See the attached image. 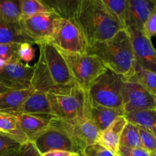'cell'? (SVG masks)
<instances>
[{
	"instance_id": "1",
	"label": "cell",
	"mask_w": 156,
	"mask_h": 156,
	"mask_svg": "<svg viewBox=\"0 0 156 156\" xmlns=\"http://www.w3.org/2000/svg\"><path fill=\"white\" fill-rule=\"evenodd\" d=\"M40 48L38 60L34 66L31 88L35 91H49L75 85L65 59L50 43L37 44Z\"/></svg>"
},
{
	"instance_id": "2",
	"label": "cell",
	"mask_w": 156,
	"mask_h": 156,
	"mask_svg": "<svg viewBox=\"0 0 156 156\" xmlns=\"http://www.w3.org/2000/svg\"><path fill=\"white\" fill-rule=\"evenodd\" d=\"M73 21L82 31L88 48L110 39L124 29L105 9L101 0H80Z\"/></svg>"
},
{
	"instance_id": "3",
	"label": "cell",
	"mask_w": 156,
	"mask_h": 156,
	"mask_svg": "<svg viewBox=\"0 0 156 156\" xmlns=\"http://www.w3.org/2000/svg\"><path fill=\"white\" fill-rule=\"evenodd\" d=\"M87 53L98 56L107 69L123 76L125 81L135 73V56L126 29H122L110 39L88 47Z\"/></svg>"
},
{
	"instance_id": "4",
	"label": "cell",
	"mask_w": 156,
	"mask_h": 156,
	"mask_svg": "<svg viewBox=\"0 0 156 156\" xmlns=\"http://www.w3.org/2000/svg\"><path fill=\"white\" fill-rule=\"evenodd\" d=\"M52 114L62 121H74L89 117L90 101L88 91L76 84L47 93Z\"/></svg>"
},
{
	"instance_id": "5",
	"label": "cell",
	"mask_w": 156,
	"mask_h": 156,
	"mask_svg": "<svg viewBox=\"0 0 156 156\" xmlns=\"http://www.w3.org/2000/svg\"><path fill=\"white\" fill-rule=\"evenodd\" d=\"M123 76L107 69L92 83L88 91L91 105L123 111L122 87Z\"/></svg>"
},
{
	"instance_id": "6",
	"label": "cell",
	"mask_w": 156,
	"mask_h": 156,
	"mask_svg": "<svg viewBox=\"0 0 156 156\" xmlns=\"http://www.w3.org/2000/svg\"><path fill=\"white\" fill-rule=\"evenodd\" d=\"M59 51L66 62L74 82L85 91H88L93 82L107 70L101 60L94 55Z\"/></svg>"
},
{
	"instance_id": "7",
	"label": "cell",
	"mask_w": 156,
	"mask_h": 156,
	"mask_svg": "<svg viewBox=\"0 0 156 156\" xmlns=\"http://www.w3.org/2000/svg\"><path fill=\"white\" fill-rule=\"evenodd\" d=\"M48 42L66 53H87L88 50V44L77 24L60 17L56 20Z\"/></svg>"
},
{
	"instance_id": "8",
	"label": "cell",
	"mask_w": 156,
	"mask_h": 156,
	"mask_svg": "<svg viewBox=\"0 0 156 156\" xmlns=\"http://www.w3.org/2000/svg\"><path fill=\"white\" fill-rule=\"evenodd\" d=\"M51 123L62 129L69 136L80 154L87 146L98 143L101 133L90 117L74 121H62L53 117Z\"/></svg>"
},
{
	"instance_id": "9",
	"label": "cell",
	"mask_w": 156,
	"mask_h": 156,
	"mask_svg": "<svg viewBox=\"0 0 156 156\" xmlns=\"http://www.w3.org/2000/svg\"><path fill=\"white\" fill-rule=\"evenodd\" d=\"M121 93L124 115L134 111L156 110V96L136 82L124 81Z\"/></svg>"
},
{
	"instance_id": "10",
	"label": "cell",
	"mask_w": 156,
	"mask_h": 156,
	"mask_svg": "<svg viewBox=\"0 0 156 156\" xmlns=\"http://www.w3.org/2000/svg\"><path fill=\"white\" fill-rule=\"evenodd\" d=\"M32 143L41 155L54 150L79 153L77 147L69 136L63 129L51 123L50 126L38 135Z\"/></svg>"
},
{
	"instance_id": "11",
	"label": "cell",
	"mask_w": 156,
	"mask_h": 156,
	"mask_svg": "<svg viewBox=\"0 0 156 156\" xmlns=\"http://www.w3.org/2000/svg\"><path fill=\"white\" fill-rule=\"evenodd\" d=\"M58 18L59 16L54 12H47L21 19L20 24L23 32L34 42V44H39L48 42Z\"/></svg>"
},
{
	"instance_id": "12",
	"label": "cell",
	"mask_w": 156,
	"mask_h": 156,
	"mask_svg": "<svg viewBox=\"0 0 156 156\" xmlns=\"http://www.w3.org/2000/svg\"><path fill=\"white\" fill-rule=\"evenodd\" d=\"M34 69V66L19 59H13L6 62L0 72V79L11 89H28L31 88Z\"/></svg>"
},
{
	"instance_id": "13",
	"label": "cell",
	"mask_w": 156,
	"mask_h": 156,
	"mask_svg": "<svg viewBox=\"0 0 156 156\" xmlns=\"http://www.w3.org/2000/svg\"><path fill=\"white\" fill-rule=\"evenodd\" d=\"M134 52L136 64L142 69L156 73V50L151 39L143 31L132 28H126Z\"/></svg>"
},
{
	"instance_id": "14",
	"label": "cell",
	"mask_w": 156,
	"mask_h": 156,
	"mask_svg": "<svg viewBox=\"0 0 156 156\" xmlns=\"http://www.w3.org/2000/svg\"><path fill=\"white\" fill-rule=\"evenodd\" d=\"M156 10V0H128L126 29L143 32L148 18Z\"/></svg>"
},
{
	"instance_id": "15",
	"label": "cell",
	"mask_w": 156,
	"mask_h": 156,
	"mask_svg": "<svg viewBox=\"0 0 156 156\" xmlns=\"http://www.w3.org/2000/svg\"><path fill=\"white\" fill-rule=\"evenodd\" d=\"M10 114H14L18 118L21 130L30 142L50 126L51 120L54 117L50 115H36L18 113Z\"/></svg>"
},
{
	"instance_id": "16",
	"label": "cell",
	"mask_w": 156,
	"mask_h": 156,
	"mask_svg": "<svg viewBox=\"0 0 156 156\" xmlns=\"http://www.w3.org/2000/svg\"><path fill=\"white\" fill-rule=\"evenodd\" d=\"M127 122L124 116L117 118L107 129L100 133L98 144L109 150L115 156H117L120 147V136Z\"/></svg>"
},
{
	"instance_id": "17",
	"label": "cell",
	"mask_w": 156,
	"mask_h": 156,
	"mask_svg": "<svg viewBox=\"0 0 156 156\" xmlns=\"http://www.w3.org/2000/svg\"><path fill=\"white\" fill-rule=\"evenodd\" d=\"M12 113L53 116L47 93L35 91L24 100L15 112Z\"/></svg>"
},
{
	"instance_id": "18",
	"label": "cell",
	"mask_w": 156,
	"mask_h": 156,
	"mask_svg": "<svg viewBox=\"0 0 156 156\" xmlns=\"http://www.w3.org/2000/svg\"><path fill=\"white\" fill-rule=\"evenodd\" d=\"M122 116H124L123 111L98 105H92L90 103L89 117L100 132L107 129L117 118Z\"/></svg>"
},
{
	"instance_id": "19",
	"label": "cell",
	"mask_w": 156,
	"mask_h": 156,
	"mask_svg": "<svg viewBox=\"0 0 156 156\" xmlns=\"http://www.w3.org/2000/svg\"><path fill=\"white\" fill-rule=\"evenodd\" d=\"M34 91V90L31 88L24 90L11 89L0 93V112H15Z\"/></svg>"
},
{
	"instance_id": "20",
	"label": "cell",
	"mask_w": 156,
	"mask_h": 156,
	"mask_svg": "<svg viewBox=\"0 0 156 156\" xmlns=\"http://www.w3.org/2000/svg\"><path fill=\"white\" fill-rule=\"evenodd\" d=\"M12 43L34 44V42L23 32L20 22L8 23L0 20V44Z\"/></svg>"
},
{
	"instance_id": "21",
	"label": "cell",
	"mask_w": 156,
	"mask_h": 156,
	"mask_svg": "<svg viewBox=\"0 0 156 156\" xmlns=\"http://www.w3.org/2000/svg\"><path fill=\"white\" fill-rule=\"evenodd\" d=\"M0 133L9 136L21 145L29 141L20 127L18 118L10 113L0 112Z\"/></svg>"
},
{
	"instance_id": "22",
	"label": "cell",
	"mask_w": 156,
	"mask_h": 156,
	"mask_svg": "<svg viewBox=\"0 0 156 156\" xmlns=\"http://www.w3.org/2000/svg\"><path fill=\"white\" fill-rule=\"evenodd\" d=\"M126 120L139 127L149 131L156 137V111L145 110L125 114Z\"/></svg>"
},
{
	"instance_id": "23",
	"label": "cell",
	"mask_w": 156,
	"mask_h": 156,
	"mask_svg": "<svg viewBox=\"0 0 156 156\" xmlns=\"http://www.w3.org/2000/svg\"><path fill=\"white\" fill-rule=\"evenodd\" d=\"M60 18L74 21L80 0H42Z\"/></svg>"
},
{
	"instance_id": "24",
	"label": "cell",
	"mask_w": 156,
	"mask_h": 156,
	"mask_svg": "<svg viewBox=\"0 0 156 156\" xmlns=\"http://www.w3.org/2000/svg\"><path fill=\"white\" fill-rule=\"evenodd\" d=\"M21 19L20 0H0V20L18 23Z\"/></svg>"
},
{
	"instance_id": "25",
	"label": "cell",
	"mask_w": 156,
	"mask_h": 156,
	"mask_svg": "<svg viewBox=\"0 0 156 156\" xmlns=\"http://www.w3.org/2000/svg\"><path fill=\"white\" fill-rule=\"evenodd\" d=\"M126 81L136 82L148 91L156 96V73L142 69L136 62L135 73Z\"/></svg>"
},
{
	"instance_id": "26",
	"label": "cell",
	"mask_w": 156,
	"mask_h": 156,
	"mask_svg": "<svg viewBox=\"0 0 156 156\" xmlns=\"http://www.w3.org/2000/svg\"><path fill=\"white\" fill-rule=\"evenodd\" d=\"M105 9L126 29L128 0H101Z\"/></svg>"
},
{
	"instance_id": "27",
	"label": "cell",
	"mask_w": 156,
	"mask_h": 156,
	"mask_svg": "<svg viewBox=\"0 0 156 156\" xmlns=\"http://www.w3.org/2000/svg\"><path fill=\"white\" fill-rule=\"evenodd\" d=\"M120 146L127 148H142L141 138L139 127L127 122L122 131L120 139Z\"/></svg>"
},
{
	"instance_id": "28",
	"label": "cell",
	"mask_w": 156,
	"mask_h": 156,
	"mask_svg": "<svg viewBox=\"0 0 156 156\" xmlns=\"http://www.w3.org/2000/svg\"><path fill=\"white\" fill-rule=\"evenodd\" d=\"M20 8L21 19L30 18L38 14L53 12L47 5L40 0H20Z\"/></svg>"
},
{
	"instance_id": "29",
	"label": "cell",
	"mask_w": 156,
	"mask_h": 156,
	"mask_svg": "<svg viewBox=\"0 0 156 156\" xmlns=\"http://www.w3.org/2000/svg\"><path fill=\"white\" fill-rule=\"evenodd\" d=\"M21 144L9 136L0 133V156L21 149Z\"/></svg>"
},
{
	"instance_id": "30",
	"label": "cell",
	"mask_w": 156,
	"mask_h": 156,
	"mask_svg": "<svg viewBox=\"0 0 156 156\" xmlns=\"http://www.w3.org/2000/svg\"><path fill=\"white\" fill-rule=\"evenodd\" d=\"M20 44H0V59L5 62L18 59V50Z\"/></svg>"
},
{
	"instance_id": "31",
	"label": "cell",
	"mask_w": 156,
	"mask_h": 156,
	"mask_svg": "<svg viewBox=\"0 0 156 156\" xmlns=\"http://www.w3.org/2000/svg\"><path fill=\"white\" fill-rule=\"evenodd\" d=\"M139 129L143 149L150 153L156 149V137L143 128L139 127Z\"/></svg>"
},
{
	"instance_id": "32",
	"label": "cell",
	"mask_w": 156,
	"mask_h": 156,
	"mask_svg": "<svg viewBox=\"0 0 156 156\" xmlns=\"http://www.w3.org/2000/svg\"><path fill=\"white\" fill-rule=\"evenodd\" d=\"M35 56V50L31 44L22 43L20 44L18 50V57L21 61L26 63L31 62Z\"/></svg>"
},
{
	"instance_id": "33",
	"label": "cell",
	"mask_w": 156,
	"mask_h": 156,
	"mask_svg": "<svg viewBox=\"0 0 156 156\" xmlns=\"http://www.w3.org/2000/svg\"><path fill=\"white\" fill-rule=\"evenodd\" d=\"M82 154L84 156H115L112 152L98 143L87 146Z\"/></svg>"
},
{
	"instance_id": "34",
	"label": "cell",
	"mask_w": 156,
	"mask_h": 156,
	"mask_svg": "<svg viewBox=\"0 0 156 156\" xmlns=\"http://www.w3.org/2000/svg\"><path fill=\"white\" fill-rule=\"evenodd\" d=\"M143 33L149 39L152 37H156V10L152 12L146 21L143 27Z\"/></svg>"
},
{
	"instance_id": "35",
	"label": "cell",
	"mask_w": 156,
	"mask_h": 156,
	"mask_svg": "<svg viewBox=\"0 0 156 156\" xmlns=\"http://www.w3.org/2000/svg\"><path fill=\"white\" fill-rule=\"evenodd\" d=\"M117 156H150V155L142 148H127L120 146Z\"/></svg>"
},
{
	"instance_id": "36",
	"label": "cell",
	"mask_w": 156,
	"mask_h": 156,
	"mask_svg": "<svg viewBox=\"0 0 156 156\" xmlns=\"http://www.w3.org/2000/svg\"><path fill=\"white\" fill-rule=\"evenodd\" d=\"M21 152L22 156H42L35 147L34 144L30 141L21 145Z\"/></svg>"
},
{
	"instance_id": "37",
	"label": "cell",
	"mask_w": 156,
	"mask_h": 156,
	"mask_svg": "<svg viewBox=\"0 0 156 156\" xmlns=\"http://www.w3.org/2000/svg\"><path fill=\"white\" fill-rule=\"evenodd\" d=\"M73 152H67V151H61V150H54L50 151V152H45L42 154V156H71Z\"/></svg>"
},
{
	"instance_id": "38",
	"label": "cell",
	"mask_w": 156,
	"mask_h": 156,
	"mask_svg": "<svg viewBox=\"0 0 156 156\" xmlns=\"http://www.w3.org/2000/svg\"><path fill=\"white\" fill-rule=\"evenodd\" d=\"M1 156H22V155H21V149H18V150L13 151V152H9V153L5 154V155H1Z\"/></svg>"
},
{
	"instance_id": "39",
	"label": "cell",
	"mask_w": 156,
	"mask_h": 156,
	"mask_svg": "<svg viewBox=\"0 0 156 156\" xmlns=\"http://www.w3.org/2000/svg\"><path fill=\"white\" fill-rule=\"evenodd\" d=\"M8 90H11V88H9V87L0 79V93L4 92V91H8Z\"/></svg>"
},
{
	"instance_id": "40",
	"label": "cell",
	"mask_w": 156,
	"mask_h": 156,
	"mask_svg": "<svg viewBox=\"0 0 156 156\" xmlns=\"http://www.w3.org/2000/svg\"><path fill=\"white\" fill-rule=\"evenodd\" d=\"M6 62H5V61H4V60H2V59H0V72L3 69V68H4L5 66Z\"/></svg>"
},
{
	"instance_id": "41",
	"label": "cell",
	"mask_w": 156,
	"mask_h": 156,
	"mask_svg": "<svg viewBox=\"0 0 156 156\" xmlns=\"http://www.w3.org/2000/svg\"><path fill=\"white\" fill-rule=\"evenodd\" d=\"M149 155H150V156H156V149L154 151H152V152H150Z\"/></svg>"
},
{
	"instance_id": "42",
	"label": "cell",
	"mask_w": 156,
	"mask_h": 156,
	"mask_svg": "<svg viewBox=\"0 0 156 156\" xmlns=\"http://www.w3.org/2000/svg\"><path fill=\"white\" fill-rule=\"evenodd\" d=\"M71 156H80V154H79V153H73Z\"/></svg>"
},
{
	"instance_id": "43",
	"label": "cell",
	"mask_w": 156,
	"mask_h": 156,
	"mask_svg": "<svg viewBox=\"0 0 156 156\" xmlns=\"http://www.w3.org/2000/svg\"><path fill=\"white\" fill-rule=\"evenodd\" d=\"M80 156H84V155H82V154H80Z\"/></svg>"
},
{
	"instance_id": "44",
	"label": "cell",
	"mask_w": 156,
	"mask_h": 156,
	"mask_svg": "<svg viewBox=\"0 0 156 156\" xmlns=\"http://www.w3.org/2000/svg\"><path fill=\"white\" fill-rule=\"evenodd\" d=\"M155 111H156V110H155Z\"/></svg>"
}]
</instances>
